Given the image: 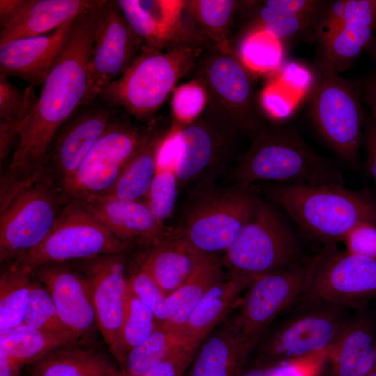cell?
<instances>
[{
  "label": "cell",
  "instance_id": "9f6ffc18",
  "mask_svg": "<svg viewBox=\"0 0 376 376\" xmlns=\"http://www.w3.org/2000/svg\"><path fill=\"white\" fill-rule=\"evenodd\" d=\"M22 366L0 351V376H20Z\"/></svg>",
  "mask_w": 376,
  "mask_h": 376
},
{
  "label": "cell",
  "instance_id": "9a60e30c",
  "mask_svg": "<svg viewBox=\"0 0 376 376\" xmlns=\"http://www.w3.org/2000/svg\"><path fill=\"white\" fill-rule=\"evenodd\" d=\"M181 143L176 166L180 188L194 182H209L210 177L231 156L239 134L208 107L188 123H173Z\"/></svg>",
  "mask_w": 376,
  "mask_h": 376
},
{
  "label": "cell",
  "instance_id": "f6af8a7d",
  "mask_svg": "<svg viewBox=\"0 0 376 376\" xmlns=\"http://www.w3.org/2000/svg\"><path fill=\"white\" fill-rule=\"evenodd\" d=\"M260 104L269 122L283 123L294 113L295 104L276 86H266L260 92Z\"/></svg>",
  "mask_w": 376,
  "mask_h": 376
},
{
  "label": "cell",
  "instance_id": "7a4b0ae2",
  "mask_svg": "<svg viewBox=\"0 0 376 376\" xmlns=\"http://www.w3.org/2000/svg\"><path fill=\"white\" fill-rule=\"evenodd\" d=\"M263 192L282 207L307 236L331 244L362 223L376 226V196L368 188L343 185L271 183Z\"/></svg>",
  "mask_w": 376,
  "mask_h": 376
},
{
  "label": "cell",
  "instance_id": "8d00e7d4",
  "mask_svg": "<svg viewBox=\"0 0 376 376\" xmlns=\"http://www.w3.org/2000/svg\"><path fill=\"white\" fill-rule=\"evenodd\" d=\"M32 274L10 265L0 277V330L23 323L32 285Z\"/></svg>",
  "mask_w": 376,
  "mask_h": 376
},
{
  "label": "cell",
  "instance_id": "db71d44e",
  "mask_svg": "<svg viewBox=\"0 0 376 376\" xmlns=\"http://www.w3.org/2000/svg\"><path fill=\"white\" fill-rule=\"evenodd\" d=\"M240 376H285V362L256 364L253 368L242 371Z\"/></svg>",
  "mask_w": 376,
  "mask_h": 376
},
{
  "label": "cell",
  "instance_id": "4fadbf2b",
  "mask_svg": "<svg viewBox=\"0 0 376 376\" xmlns=\"http://www.w3.org/2000/svg\"><path fill=\"white\" fill-rule=\"evenodd\" d=\"M322 303L290 318L265 340L256 364L280 363L329 350L350 318L345 306Z\"/></svg>",
  "mask_w": 376,
  "mask_h": 376
},
{
  "label": "cell",
  "instance_id": "44dd1931",
  "mask_svg": "<svg viewBox=\"0 0 376 376\" xmlns=\"http://www.w3.org/2000/svg\"><path fill=\"white\" fill-rule=\"evenodd\" d=\"M75 19L48 34L0 45V75L17 77L35 87L43 84L70 38Z\"/></svg>",
  "mask_w": 376,
  "mask_h": 376
},
{
  "label": "cell",
  "instance_id": "cb8c5ba5",
  "mask_svg": "<svg viewBox=\"0 0 376 376\" xmlns=\"http://www.w3.org/2000/svg\"><path fill=\"white\" fill-rule=\"evenodd\" d=\"M375 31L376 0H349L343 22L320 47L318 58L336 72H345L367 51Z\"/></svg>",
  "mask_w": 376,
  "mask_h": 376
},
{
  "label": "cell",
  "instance_id": "f5cc1de1",
  "mask_svg": "<svg viewBox=\"0 0 376 376\" xmlns=\"http://www.w3.org/2000/svg\"><path fill=\"white\" fill-rule=\"evenodd\" d=\"M361 99L368 107L370 116L376 123V79L373 75L362 81Z\"/></svg>",
  "mask_w": 376,
  "mask_h": 376
},
{
  "label": "cell",
  "instance_id": "2e32d148",
  "mask_svg": "<svg viewBox=\"0 0 376 376\" xmlns=\"http://www.w3.org/2000/svg\"><path fill=\"white\" fill-rule=\"evenodd\" d=\"M307 289L316 300L356 304L376 295V260L329 244L314 258Z\"/></svg>",
  "mask_w": 376,
  "mask_h": 376
},
{
  "label": "cell",
  "instance_id": "5bb4252c",
  "mask_svg": "<svg viewBox=\"0 0 376 376\" xmlns=\"http://www.w3.org/2000/svg\"><path fill=\"white\" fill-rule=\"evenodd\" d=\"M143 45L116 1H104L95 19L84 104L97 101L101 92L130 68Z\"/></svg>",
  "mask_w": 376,
  "mask_h": 376
},
{
  "label": "cell",
  "instance_id": "f35d334b",
  "mask_svg": "<svg viewBox=\"0 0 376 376\" xmlns=\"http://www.w3.org/2000/svg\"><path fill=\"white\" fill-rule=\"evenodd\" d=\"M22 324L68 338L77 344L62 324L49 292L38 281H32L29 301Z\"/></svg>",
  "mask_w": 376,
  "mask_h": 376
},
{
  "label": "cell",
  "instance_id": "5b68a950",
  "mask_svg": "<svg viewBox=\"0 0 376 376\" xmlns=\"http://www.w3.org/2000/svg\"><path fill=\"white\" fill-rule=\"evenodd\" d=\"M207 94V107L240 134L252 140L267 123L260 104L254 73L231 47L207 46L193 70Z\"/></svg>",
  "mask_w": 376,
  "mask_h": 376
},
{
  "label": "cell",
  "instance_id": "52a82bcc",
  "mask_svg": "<svg viewBox=\"0 0 376 376\" xmlns=\"http://www.w3.org/2000/svg\"><path fill=\"white\" fill-rule=\"evenodd\" d=\"M173 230L200 251L224 253L234 243L260 199L249 187H203Z\"/></svg>",
  "mask_w": 376,
  "mask_h": 376
},
{
  "label": "cell",
  "instance_id": "11a10c76",
  "mask_svg": "<svg viewBox=\"0 0 376 376\" xmlns=\"http://www.w3.org/2000/svg\"><path fill=\"white\" fill-rule=\"evenodd\" d=\"M25 0H1L0 1V25L1 29L5 27L22 7Z\"/></svg>",
  "mask_w": 376,
  "mask_h": 376
},
{
  "label": "cell",
  "instance_id": "277c9868",
  "mask_svg": "<svg viewBox=\"0 0 376 376\" xmlns=\"http://www.w3.org/2000/svg\"><path fill=\"white\" fill-rule=\"evenodd\" d=\"M211 45V44H210ZM210 44L158 49L143 45L125 72L100 93V100L135 119H152L183 77L191 73Z\"/></svg>",
  "mask_w": 376,
  "mask_h": 376
},
{
  "label": "cell",
  "instance_id": "6da1fadb",
  "mask_svg": "<svg viewBox=\"0 0 376 376\" xmlns=\"http://www.w3.org/2000/svg\"><path fill=\"white\" fill-rule=\"evenodd\" d=\"M104 2L75 19L70 38L43 83L34 109L16 124L18 143L1 178V202L8 201L43 175L57 131L84 105L95 19Z\"/></svg>",
  "mask_w": 376,
  "mask_h": 376
},
{
  "label": "cell",
  "instance_id": "484cf974",
  "mask_svg": "<svg viewBox=\"0 0 376 376\" xmlns=\"http://www.w3.org/2000/svg\"><path fill=\"white\" fill-rule=\"evenodd\" d=\"M251 352L228 317L200 344L187 376H240Z\"/></svg>",
  "mask_w": 376,
  "mask_h": 376
},
{
  "label": "cell",
  "instance_id": "816d5d0a",
  "mask_svg": "<svg viewBox=\"0 0 376 376\" xmlns=\"http://www.w3.org/2000/svg\"><path fill=\"white\" fill-rule=\"evenodd\" d=\"M18 139L16 124L0 120V161L1 164L9 155L14 141Z\"/></svg>",
  "mask_w": 376,
  "mask_h": 376
},
{
  "label": "cell",
  "instance_id": "4dcf8cb0",
  "mask_svg": "<svg viewBox=\"0 0 376 376\" xmlns=\"http://www.w3.org/2000/svg\"><path fill=\"white\" fill-rule=\"evenodd\" d=\"M169 130L157 129L154 126L150 137L126 166L116 184L102 196L123 200H145L156 172L160 146Z\"/></svg>",
  "mask_w": 376,
  "mask_h": 376
},
{
  "label": "cell",
  "instance_id": "91938a15",
  "mask_svg": "<svg viewBox=\"0 0 376 376\" xmlns=\"http://www.w3.org/2000/svg\"><path fill=\"white\" fill-rule=\"evenodd\" d=\"M374 368H376V344H375V365Z\"/></svg>",
  "mask_w": 376,
  "mask_h": 376
},
{
  "label": "cell",
  "instance_id": "7c38bea8",
  "mask_svg": "<svg viewBox=\"0 0 376 376\" xmlns=\"http://www.w3.org/2000/svg\"><path fill=\"white\" fill-rule=\"evenodd\" d=\"M314 258L253 279L230 319L252 350L273 320L307 289Z\"/></svg>",
  "mask_w": 376,
  "mask_h": 376
},
{
  "label": "cell",
  "instance_id": "f546056e",
  "mask_svg": "<svg viewBox=\"0 0 376 376\" xmlns=\"http://www.w3.org/2000/svg\"><path fill=\"white\" fill-rule=\"evenodd\" d=\"M30 376H119L104 354L77 344L57 348L31 365Z\"/></svg>",
  "mask_w": 376,
  "mask_h": 376
},
{
  "label": "cell",
  "instance_id": "7402d4cb",
  "mask_svg": "<svg viewBox=\"0 0 376 376\" xmlns=\"http://www.w3.org/2000/svg\"><path fill=\"white\" fill-rule=\"evenodd\" d=\"M324 0L242 1L240 8L250 24L244 36L263 31L283 44L301 38L315 41L314 26Z\"/></svg>",
  "mask_w": 376,
  "mask_h": 376
},
{
  "label": "cell",
  "instance_id": "74e56055",
  "mask_svg": "<svg viewBox=\"0 0 376 376\" xmlns=\"http://www.w3.org/2000/svg\"><path fill=\"white\" fill-rule=\"evenodd\" d=\"M237 54L253 73L278 72L286 61L284 44L263 31L244 36Z\"/></svg>",
  "mask_w": 376,
  "mask_h": 376
},
{
  "label": "cell",
  "instance_id": "d6986e66",
  "mask_svg": "<svg viewBox=\"0 0 376 376\" xmlns=\"http://www.w3.org/2000/svg\"><path fill=\"white\" fill-rule=\"evenodd\" d=\"M32 275L49 292L62 324L76 343L98 328L84 273L63 263H51L38 267Z\"/></svg>",
  "mask_w": 376,
  "mask_h": 376
},
{
  "label": "cell",
  "instance_id": "d590c367",
  "mask_svg": "<svg viewBox=\"0 0 376 376\" xmlns=\"http://www.w3.org/2000/svg\"><path fill=\"white\" fill-rule=\"evenodd\" d=\"M159 324L152 311L127 285L125 315L116 349L113 354L119 365L127 354L148 338Z\"/></svg>",
  "mask_w": 376,
  "mask_h": 376
},
{
  "label": "cell",
  "instance_id": "bcb514c9",
  "mask_svg": "<svg viewBox=\"0 0 376 376\" xmlns=\"http://www.w3.org/2000/svg\"><path fill=\"white\" fill-rule=\"evenodd\" d=\"M346 251L376 260V226L362 223L354 227L343 240Z\"/></svg>",
  "mask_w": 376,
  "mask_h": 376
},
{
  "label": "cell",
  "instance_id": "9c48e42d",
  "mask_svg": "<svg viewBox=\"0 0 376 376\" xmlns=\"http://www.w3.org/2000/svg\"><path fill=\"white\" fill-rule=\"evenodd\" d=\"M299 257L298 242L287 222L274 205L260 200L221 263L229 276L253 280L300 263Z\"/></svg>",
  "mask_w": 376,
  "mask_h": 376
},
{
  "label": "cell",
  "instance_id": "ee69618b",
  "mask_svg": "<svg viewBox=\"0 0 376 376\" xmlns=\"http://www.w3.org/2000/svg\"><path fill=\"white\" fill-rule=\"evenodd\" d=\"M349 0L326 1L314 26L315 41L324 45L343 22Z\"/></svg>",
  "mask_w": 376,
  "mask_h": 376
},
{
  "label": "cell",
  "instance_id": "30bf717a",
  "mask_svg": "<svg viewBox=\"0 0 376 376\" xmlns=\"http://www.w3.org/2000/svg\"><path fill=\"white\" fill-rule=\"evenodd\" d=\"M70 199L49 175L22 189L0 208V260L9 263L39 245Z\"/></svg>",
  "mask_w": 376,
  "mask_h": 376
},
{
  "label": "cell",
  "instance_id": "ab89813d",
  "mask_svg": "<svg viewBox=\"0 0 376 376\" xmlns=\"http://www.w3.org/2000/svg\"><path fill=\"white\" fill-rule=\"evenodd\" d=\"M180 188L176 165L157 166L145 198L156 217L162 223L172 214Z\"/></svg>",
  "mask_w": 376,
  "mask_h": 376
},
{
  "label": "cell",
  "instance_id": "d6a6232c",
  "mask_svg": "<svg viewBox=\"0 0 376 376\" xmlns=\"http://www.w3.org/2000/svg\"><path fill=\"white\" fill-rule=\"evenodd\" d=\"M75 344L68 338L22 324L0 330V351L21 365H32L50 352Z\"/></svg>",
  "mask_w": 376,
  "mask_h": 376
},
{
  "label": "cell",
  "instance_id": "1f68e13d",
  "mask_svg": "<svg viewBox=\"0 0 376 376\" xmlns=\"http://www.w3.org/2000/svg\"><path fill=\"white\" fill-rule=\"evenodd\" d=\"M222 265L217 256H210L184 283L167 296L170 318L163 327L182 332L190 313L204 295L224 279Z\"/></svg>",
  "mask_w": 376,
  "mask_h": 376
},
{
  "label": "cell",
  "instance_id": "7bdbcfd3",
  "mask_svg": "<svg viewBox=\"0 0 376 376\" xmlns=\"http://www.w3.org/2000/svg\"><path fill=\"white\" fill-rule=\"evenodd\" d=\"M207 105L204 87L197 81L183 84L173 91L172 110L175 122L188 123L196 118Z\"/></svg>",
  "mask_w": 376,
  "mask_h": 376
},
{
  "label": "cell",
  "instance_id": "7dc6e473",
  "mask_svg": "<svg viewBox=\"0 0 376 376\" xmlns=\"http://www.w3.org/2000/svg\"><path fill=\"white\" fill-rule=\"evenodd\" d=\"M198 347L196 344L182 346L142 376H182L191 364Z\"/></svg>",
  "mask_w": 376,
  "mask_h": 376
},
{
  "label": "cell",
  "instance_id": "6125c7cd",
  "mask_svg": "<svg viewBox=\"0 0 376 376\" xmlns=\"http://www.w3.org/2000/svg\"><path fill=\"white\" fill-rule=\"evenodd\" d=\"M122 376H127V375L122 372Z\"/></svg>",
  "mask_w": 376,
  "mask_h": 376
},
{
  "label": "cell",
  "instance_id": "680465c9",
  "mask_svg": "<svg viewBox=\"0 0 376 376\" xmlns=\"http://www.w3.org/2000/svg\"><path fill=\"white\" fill-rule=\"evenodd\" d=\"M366 376H376V368H373L369 373Z\"/></svg>",
  "mask_w": 376,
  "mask_h": 376
},
{
  "label": "cell",
  "instance_id": "b9f144b4",
  "mask_svg": "<svg viewBox=\"0 0 376 376\" xmlns=\"http://www.w3.org/2000/svg\"><path fill=\"white\" fill-rule=\"evenodd\" d=\"M127 285L152 311L159 327L166 325L170 318L167 296L141 266L127 278Z\"/></svg>",
  "mask_w": 376,
  "mask_h": 376
},
{
  "label": "cell",
  "instance_id": "e0dca14e",
  "mask_svg": "<svg viewBox=\"0 0 376 376\" xmlns=\"http://www.w3.org/2000/svg\"><path fill=\"white\" fill-rule=\"evenodd\" d=\"M80 108L57 131L45 161V173L61 187L76 173L116 116V108L100 100Z\"/></svg>",
  "mask_w": 376,
  "mask_h": 376
},
{
  "label": "cell",
  "instance_id": "4316f807",
  "mask_svg": "<svg viewBox=\"0 0 376 376\" xmlns=\"http://www.w3.org/2000/svg\"><path fill=\"white\" fill-rule=\"evenodd\" d=\"M102 1V0H25L24 5L15 17L1 29L0 45L54 31L96 7Z\"/></svg>",
  "mask_w": 376,
  "mask_h": 376
},
{
  "label": "cell",
  "instance_id": "836d02e7",
  "mask_svg": "<svg viewBox=\"0 0 376 376\" xmlns=\"http://www.w3.org/2000/svg\"><path fill=\"white\" fill-rule=\"evenodd\" d=\"M188 344L200 345L181 331L160 327L127 354L120 370L127 376H142Z\"/></svg>",
  "mask_w": 376,
  "mask_h": 376
},
{
  "label": "cell",
  "instance_id": "d4e9b609",
  "mask_svg": "<svg viewBox=\"0 0 376 376\" xmlns=\"http://www.w3.org/2000/svg\"><path fill=\"white\" fill-rule=\"evenodd\" d=\"M173 230L152 244L141 264L168 296L184 283L209 257Z\"/></svg>",
  "mask_w": 376,
  "mask_h": 376
},
{
  "label": "cell",
  "instance_id": "e575fe53",
  "mask_svg": "<svg viewBox=\"0 0 376 376\" xmlns=\"http://www.w3.org/2000/svg\"><path fill=\"white\" fill-rule=\"evenodd\" d=\"M239 6L233 0L186 1L184 13L189 25L214 44L231 47L228 37Z\"/></svg>",
  "mask_w": 376,
  "mask_h": 376
},
{
  "label": "cell",
  "instance_id": "ac0fdd59",
  "mask_svg": "<svg viewBox=\"0 0 376 376\" xmlns=\"http://www.w3.org/2000/svg\"><path fill=\"white\" fill-rule=\"evenodd\" d=\"M116 3L145 46L165 49L207 40L183 20L186 1L118 0Z\"/></svg>",
  "mask_w": 376,
  "mask_h": 376
},
{
  "label": "cell",
  "instance_id": "f907efd6",
  "mask_svg": "<svg viewBox=\"0 0 376 376\" xmlns=\"http://www.w3.org/2000/svg\"><path fill=\"white\" fill-rule=\"evenodd\" d=\"M362 142L366 156L365 166L376 185V123L370 116L366 117Z\"/></svg>",
  "mask_w": 376,
  "mask_h": 376
},
{
  "label": "cell",
  "instance_id": "94428289",
  "mask_svg": "<svg viewBox=\"0 0 376 376\" xmlns=\"http://www.w3.org/2000/svg\"><path fill=\"white\" fill-rule=\"evenodd\" d=\"M373 76L374 78L376 79V73H375V74H373Z\"/></svg>",
  "mask_w": 376,
  "mask_h": 376
},
{
  "label": "cell",
  "instance_id": "6f0895ef",
  "mask_svg": "<svg viewBox=\"0 0 376 376\" xmlns=\"http://www.w3.org/2000/svg\"><path fill=\"white\" fill-rule=\"evenodd\" d=\"M368 52L372 57V58L376 62V31L371 40V42L367 49Z\"/></svg>",
  "mask_w": 376,
  "mask_h": 376
},
{
  "label": "cell",
  "instance_id": "603a6c76",
  "mask_svg": "<svg viewBox=\"0 0 376 376\" xmlns=\"http://www.w3.org/2000/svg\"><path fill=\"white\" fill-rule=\"evenodd\" d=\"M80 201L109 231L124 242L142 240L153 244L168 231L145 201L105 196Z\"/></svg>",
  "mask_w": 376,
  "mask_h": 376
},
{
  "label": "cell",
  "instance_id": "3957f363",
  "mask_svg": "<svg viewBox=\"0 0 376 376\" xmlns=\"http://www.w3.org/2000/svg\"><path fill=\"white\" fill-rule=\"evenodd\" d=\"M237 185L259 181L303 185H343L335 163L316 152L292 127L267 122L239 158L231 174Z\"/></svg>",
  "mask_w": 376,
  "mask_h": 376
},
{
  "label": "cell",
  "instance_id": "ffe728a7",
  "mask_svg": "<svg viewBox=\"0 0 376 376\" xmlns=\"http://www.w3.org/2000/svg\"><path fill=\"white\" fill-rule=\"evenodd\" d=\"M122 254L84 260L83 268L89 283L98 329L112 354L120 337L127 288Z\"/></svg>",
  "mask_w": 376,
  "mask_h": 376
},
{
  "label": "cell",
  "instance_id": "f1b7e54d",
  "mask_svg": "<svg viewBox=\"0 0 376 376\" xmlns=\"http://www.w3.org/2000/svg\"><path fill=\"white\" fill-rule=\"evenodd\" d=\"M252 281L229 276L215 283L190 313L182 333L200 345L228 318L239 295Z\"/></svg>",
  "mask_w": 376,
  "mask_h": 376
},
{
  "label": "cell",
  "instance_id": "be15d7a7",
  "mask_svg": "<svg viewBox=\"0 0 376 376\" xmlns=\"http://www.w3.org/2000/svg\"><path fill=\"white\" fill-rule=\"evenodd\" d=\"M119 376H122V371H121L120 375Z\"/></svg>",
  "mask_w": 376,
  "mask_h": 376
},
{
  "label": "cell",
  "instance_id": "ba28073f",
  "mask_svg": "<svg viewBox=\"0 0 376 376\" xmlns=\"http://www.w3.org/2000/svg\"><path fill=\"white\" fill-rule=\"evenodd\" d=\"M130 243L109 231L78 199L64 207L52 230L35 248L7 265L32 274L38 267L102 255L123 253Z\"/></svg>",
  "mask_w": 376,
  "mask_h": 376
},
{
  "label": "cell",
  "instance_id": "60d3db41",
  "mask_svg": "<svg viewBox=\"0 0 376 376\" xmlns=\"http://www.w3.org/2000/svg\"><path fill=\"white\" fill-rule=\"evenodd\" d=\"M37 100L35 86L29 85L22 91L7 77L0 75V120L10 124L22 122L31 113Z\"/></svg>",
  "mask_w": 376,
  "mask_h": 376
},
{
  "label": "cell",
  "instance_id": "c3c4849f",
  "mask_svg": "<svg viewBox=\"0 0 376 376\" xmlns=\"http://www.w3.org/2000/svg\"><path fill=\"white\" fill-rule=\"evenodd\" d=\"M281 82L294 91L308 95L314 83L312 68L296 61H285L279 71Z\"/></svg>",
  "mask_w": 376,
  "mask_h": 376
},
{
  "label": "cell",
  "instance_id": "8fae6325",
  "mask_svg": "<svg viewBox=\"0 0 376 376\" xmlns=\"http://www.w3.org/2000/svg\"><path fill=\"white\" fill-rule=\"evenodd\" d=\"M129 118L116 116L76 173L62 185L70 201L106 194L147 141L153 121L139 127Z\"/></svg>",
  "mask_w": 376,
  "mask_h": 376
},
{
  "label": "cell",
  "instance_id": "681fc988",
  "mask_svg": "<svg viewBox=\"0 0 376 376\" xmlns=\"http://www.w3.org/2000/svg\"><path fill=\"white\" fill-rule=\"evenodd\" d=\"M328 351L323 350L284 361L285 376H320L328 360Z\"/></svg>",
  "mask_w": 376,
  "mask_h": 376
},
{
  "label": "cell",
  "instance_id": "83f0119b",
  "mask_svg": "<svg viewBox=\"0 0 376 376\" xmlns=\"http://www.w3.org/2000/svg\"><path fill=\"white\" fill-rule=\"evenodd\" d=\"M371 320L364 315L350 318L329 349L332 376H366L375 365Z\"/></svg>",
  "mask_w": 376,
  "mask_h": 376
},
{
  "label": "cell",
  "instance_id": "8992f818",
  "mask_svg": "<svg viewBox=\"0 0 376 376\" xmlns=\"http://www.w3.org/2000/svg\"><path fill=\"white\" fill-rule=\"evenodd\" d=\"M312 69L314 83L308 94L312 121L340 159L358 169L366 120L362 106V81L344 78L318 58Z\"/></svg>",
  "mask_w": 376,
  "mask_h": 376
}]
</instances>
